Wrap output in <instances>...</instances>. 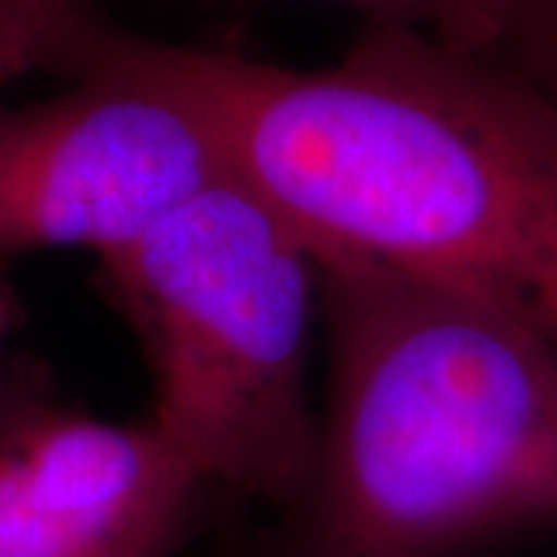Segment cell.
I'll return each mask as SVG.
<instances>
[{
	"instance_id": "cell-1",
	"label": "cell",
	"mask_w": 557,
	"mask_h": 557,
	"mask_svg": "<svg viewBox=\"0 0 557 557\" xmlns=\"http://www.w3.org/2000/svg\"><path fill=\"white\" fill-rule=\"evenodd\" d=\"M97 32L193 102L233 174L313 248L557 344V106L496 53L366 22L338 62L292 69L102 16Z\"/></svg>"
},
{
	"instance_id": "cell-2",
	"label": "cell",
	"mask_w": 557,
	"mask_h": 557,
	"mask_svg": "<svg viewBox=\"0 0 557 557\" xmlns=\"http://www.w3.org/2000/svg\"><path fill=\"white\" fill-rule=\"evenodd\" d=\"M313 258L317 446L258 557H474L557 530V344L369 260Z\"/></svg>"
},
{
	"instance_id": "cell-3",
	"label": "cell",
	"mask_w": 557,
	"mask_h": 557,
	"mask_svg": "<svg viewBox=\"0 0 557 557\" xmlns=\"http://www.w3.org/2000/svg\"><path fill=\"white\" fill-rule=\"evenodd\" d=\"M100 288L146 359L161 434L214 493L285 508L317 446L319 270L298 226L230 177L100 260Z\"/></svg>"
},
{
	"instance_id": "cell-4",
	"label": "cell",
	"mask_w": 557,
	"mask_h": 557,
	"mask_svg": "<svg viewBox=\"0 0 557 557\" xmlns=\"http://www.w3.org/2000/svg\"><path fill=\"white\" fill-rule=\"evenodd\" d=\"M50 69L65 90L0 106V258L131 248L236 177L214 124L164 81L119 60L87 7Z\"/></svg>"
},
{
	"instance_id": "cell-5",
	"label": "cell",
	"mask_w": 557,
	"mask_h": 557,
	"mask_svg": "<svg viewBox=\"0 0 557 557\" xmlns=\"http://www.w3.org/2000/svg\"><path fill=\"white\" fill-rule=\"evenodd\" d=\"M0 446L78 557H174L214 493L149 416L106 421L38 391L7 406Z\"/></svg>"
},
{
	"instance_id": "cell-6",
	"label": "cell",
	"mask_w": 557,
	"mask_h": 557,
	"mask_svg": "<svg viewBox=\"0 0 557 557\" xmlns=\"http://www.w3.org/2000/svg\"><path fill=\"white\" fill-rule=\"evenodd\" d=\"M90 0H0V87L50 69Z\"/></svg>"
},
{
	"instance_id": "cell-7",
	"label": "cell",
	"mask_w": 557,
	"mask_h": 557,
	"mask_svg": "<svg viewBox=\"0 0 557 557\" xmlns=\"http://www.w3.org/2000/svg\"><path fill=\"white\" fill-rule=\"evenodd\" d=\"M366 22L409 25L434 38L486 50L498 35L505 0H338Z\"/></svg>"
},
{
	"instance_id": "cell-8",
	"label": "cell",
	"mask_w": 557,
	"mask_h": 557,
	"mask_svg": "<svg viewBox=\"0 0 557 557\" xmlns=\"http://www.w3.org/2000/svg\"><path fill=\"white\" fill-rule=\"evenodd\" d=\"M486 50L557 106V0H505L498 35Z\"/></svg>"
},
{
	"instance_id": "cell-9",
	"label": "cell",
	"mask_w": 557,
	"mask_h": 557,
	"mask_svg": "<svg viewBox=\"0 0 557 557\" xmlns=\"http://www.w3.org/2000/svg\"><path fill=\"white\" fill-rule=\"evenodd\" d=\"M10 322H13V300H10V292L0 285V341L7 335Z\"/></svg>"
}]
</instances>
